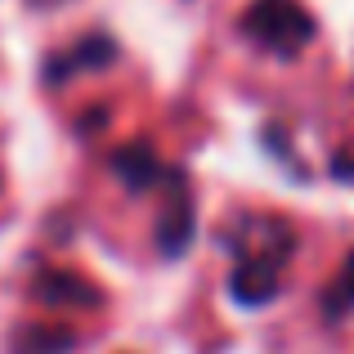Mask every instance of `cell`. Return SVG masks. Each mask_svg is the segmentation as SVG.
Segmentation results:
<instances>
[{"mask_svg":"<svg viewBox=\"0 0 354 354\" xmlns=\"http://www.w3.org/2000/svg\"><path fill=\"white\" fill-rule=\"evenodd\" d=\"M229 292L238 305H269L278 296V265L274 260H242L229 278Z\"/></svg>","mask_w":354,"mask_h":354,"instance_id":"obj_2","label":"cell"},{"mask_svg":"<svg viewBox=\"0 0 354 354\" xmlns=\"http://www.w3.org/2000/svg\"><path fill=\"white\" fill-rule=\"evenodd\" d=\"M354 310V256L341 265V274H337V283L328 287V296H323V314H328L332 323L337 319H346V314Z\"/></svg>","mask_w":354,"mask_h":354,"instance_id":"obj_6","label":"cell"},{"mask_svg":"<svg viewBox=\"0 0 354 354\" xmlns=\"http://www.w3.org/2000/svg\"><path fill=\"white\" fill-rule=\"evenodd\" d=\"M251 41H260L274 54H301L314 41V18L301 0H256V5L242 14Z\"/></svg>","mask_w":354,"mask_h":354,"instance_id":"obj_1","label":"cell"},{"mask_svg":"<svg viewBox=\"0 0 354 354\" xmlns=\"http://www.w3.org/2000/svg\"><path fill=\"white\" fill-rule=\"evenodd\" d=\"M157 238H162L166 256H180V251L189 247V238H193V207H189V202H171V216L162 220Z\"/></svg>","mask_w":354,"mask_h":354,"instance_id":"obj_5","label":"cell"},{"mask_svg":"<svg viewBox=\"0 0 354 354\" xmlns=\"http://www.w3.org/2000/svg\"><path fill=\"white\" fill-rule=\"evenodd\" d=\"M113 171L130 184V189H144V184L157 180V157L148 153V148L130 144V148H121V153L113 157Z\"/></svg>","mask_w":354,"mask_h":354,"instance_id":"obj_4","label":"cell"},{"mask_svg":"<svg viewBox=\"0 0 354 354\" xmlns=\"http://www.w3.org/2000/svg\"><path fill=\"white\" fill-rule=\"evenodd\" d=\"M68 283H59V274H45L41 283H36V296H41L45 305H99L104 296H99V287L81 283V278L63 274Z\"/></svg>","mask_w":354,"mask_h":354,"instance_id":"obj_3","label":"cell"}]
</instances>
